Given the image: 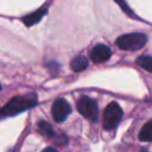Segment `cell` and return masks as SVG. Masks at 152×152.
Masks as SVG:
<instances>
[{
  "mask_svg": "<svg viewBox=\"0 0 152 152\" xmlns=\"http://www.w3.org/2000/svg\"><path fill=\"white\" fill-rule=\"evenodd\" d=\"M37 104V95L34 93L26 95H18L11 99L4 107L0 108V119L17 115L24 110H27Z\"/></svg>",
  "mask_w": 152,
  "mask_h": 152,
  "instance_id": "6da1fadb",
  "label": "cell"
},
{
  "mask_svg": "<svg viewBox=\"0 0 152 152\" xmlns=\"http://www.w3.org/2000/svg\"><path fill=\"white\" fill-rule=\"evenodd\" d=\"M147 42V37L144 33L134 32V33H127L120 36L115 44L122 49V50H128V51H135L141 49Z\"/></svg>",
  "mask_w": 152,
  "mask_h": 152,
  "instance_id": "7a4b0ae2",
  "label": "cell"
},
{
  "mask_svg": "<svg viewBox=\"0 0 152 152\" xmlns=\"http://www.w3.org/2000/svg\"><path fill=\"white\" fill-rule=\"evenodd\" d=\"M122 118V109L116 102H110L103 112V126L106 129H113Z\"/></svg>",
  "mask_w": 152,
  "mask_h": 152,
  "instance_id": "3957f363",
  "label": "cell"
},
{
  "mask_svg": "<svg viewBox=\"0 0 152 152\" xmlns=\"http://www.w3.org/2000/svg\"><path fill=\"white\" fill-rule=\"evenodd\" d=\"M77 110L87 119L96 121L99 118V108L95 100L88 96H83L77 102Z\"/></svg>",
  "mask_w": 152,
  "mask_h": 152,
  "instance_id": "277c9868",
  "label": "cell"
},
{
  "mask_svg": "<svg viewBox=\"0 0 152 152\" xmlns=\"http://www.w3.org/2000/svg\"><path fill=\"white\" fill-rule=\"evenodd\" d=\"M52 118L57 122L64 121L71 113V107L65 99H57L52 104Z\"/></svg>",
  "mask_w": 152,
  "mask_h": 152,
  "instance_id": "5b68a950",
  "label": "cell"
},
{
  "mask_svg": "<svg viewBox=\"0 0 152 152\" xmlns=\"http://www.w3.org/2000/svg\"><path fill=\"white\" fill-rule=\"evenodd\" d=\"M110 55H112L110 49L107 45H104V44H97L90 51V58L95 63L106 62L107 59H109Z\"/></svg>",
  "mask_w": 152,
  "mask_h": 152,
  "instance_id": "8992f818",
  "label": "cell"
},
{
  "mask_svg": "<svg viewBox=\"0 0 152 152\" xmlns=\"http://www.w3.org/2000/svg\"><path fill=\"white\" fill-rule=\"evenodd\" d=\"M45 14H46V8L43 7V8L37 10L36 12L30 13V14H27L26 17H24V18H23V21H24V24H25L26 26H32V25L37 24Z\"/></svg>",
  "mask_w": 152,
  "mask_h": 152,
  "instance_id": "52a82bcc",
  "label": "cell"
},
{
  "mask_svg": "<svg viewBox=\"0 0 152 152\" xmlns=\"http://www.w3.org/2000/svg\"><path fill=\"white\" fill-rule=\"evenodd\" d=\"M70 66L74 71H82L88 66V59L84 56L78 55L75 58H72V61L70 62Z\"/></svg>",
  "mask_w": 152,
  "mask_h": 152,
  "instance_id": "ba28073f",
  "label": "cell"
},
{
  "mask_svg": "<svg viewBox=\"0 0 152 152\" xmlns=\"http://www.w3.org/2000/svg\"><path fill=\"white\" fill-rule=\"evenodd\" d=\"M139 139L141 141H152V120L147 121L140 129Z\"/></svg>",
  "mask_w": 152,
  "mask_h": 152,
  "instance_id": "9c48e42d",
  "label": "cell"
},
{
  "mask_svg": "<svg viewBox=\"0 0 152 152\" xmlns=\"http://www.w3.org/2000/svg\"><path fill=\"white\" fill-rule=\"evenodd\" d=\"M38 129H39V132H40L43 135H45V137H48V138H55V135H56L55 129H53L52 126H51L50 124H48L46 121H39V122H38Z\"/></svg>",
  "mask_w": 152,
  "mask_h": 152,
  "instance_id": "30bf717a",
  "label": "cell"
},
{
  "mask_svg": "<svg viewBox=\"0 0 152 152\" xmlns=\"http://www.w3.org/2000/svg\"><path fill=\"white\" fill-rule=\"evenodd\" d=\"M137 63L144 69L150 72H152V56H140L137 59Z\"/></svg>",
  "mask_w": 152,
  "mask_h": 152,
  "instance_id": "8fae6325",
  "label": "cell"
},
{
  "mask_svg": "<svg viewBox=\"0 0 152 152\" xmlns=\"http://www.w3.org/2000/svg\"><path fill=\"white\" fill-rule=\"evenodd\" d=\"M115 1H116V2L120 5V7L122 8V11H124V12H126V13H127L129 17H133V18H135V17H134V14H133V12L129 10V7L127 6V4L125 2V0H115Z\"/></svg>",
  "mask_w": 152,
  "mask_h": 152,
  "instance_id": "7c38bea8",
  "label": "cell"
},
{
  "mask_svg": "<svg viewBox=\"0 0 152 152\" xmlns=\"http://www.w3.org/2000/svg\"><path fill=\"white\" fill-rule=\"evenodd\" d=\"M42 152H57L55 148H52V147H46V148H44Z\"/></svg>",
  "mask_w": 152,
  "mask_h": 152,
  "instance_id": "4fadbf2b",
  "label": "cell"
},
{
  "mask_svg": "<svg viewBox=\"0 0 152 152\" xmlns=\"http://www.w3.org/2000/svg\"><path fill=\"white\" fill-rule=\"evenodd\" d=\"M0 90H1V86H0Z\"/></svg>",
  "mask_w": 152,
  "mask_h": 152,
  "instance_id": "5bb4252c",
  "label": "cell"
}]
</instances>
